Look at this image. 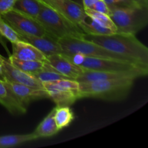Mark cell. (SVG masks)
<instances>
[{"mask_svg": "<svg viewBox=\"0 0 148 148\" xmlns=\"http://www.w3.org/2000/svg\"><path fill=\"white\" fill-rule=\"evenodd\" d=\"M83 38L148 67V48L136 38L135 35L121 33H114L109 35L85 33Z\"/></svg>", "mask_w": 148, "mask_h": 148, "instance_id": "cell-1", "label": "cell"}, {"mask_svg": "<svg viewBox=\"0 0 148 148\" xmlns=\"http://www.w3.org/2000/svg\"><path fill=\"white\" fill-rule=\"evenodd\" d=\"M133 78L108 79L79 83V98H92L108 101L125 99L130 93L134 81Z\"/></svg>", "mask_w": 148, "mask_h": 148, "instance_id": "cell-2", "label": "cell"}, {"mask_svg": "<svg viewBox=\"0 0 148 148\" xmlns=\"http://www.w3.org/2000/svg\"><path fill=\"white\" fill-rule=\"evenodd\" d=\"M36 20L47 34L56 40L65 37H83L85 34L78 25L41 3L40 12Z\"/></svg>", "mask_w": 148, "mask_h": 148, "instance_id": "cell-3", "label": "cell"}, {"mask_svg": "<svg viewBox=\"0 0 148 148\" xmlns=\"http://www.w3.org/2000/svg\"><path fill=\"white\" fill-rule=\"evenodd\" d=\"M58 42L63 50V53L65 54L80 53L83 56H90V57L126 61L148 69L147 66H143L130 58L111 51L93 42L86 40L83 37L79 38L69 36V37H65L59 39L58 40Z\"/></svg>", "mask_w": 148, "mask_h": 148, "instance_id": "cell-4", "label": "cell"}, {"mask_svg": "<svg viewBox=\"0 0 148 148\" xmlns=\"http://www.w3.org/2000/svg\"><path fill=\"white\" fill-rule=\"evenodd\" d=\"M69 60L75 64L81 66L85 70L103 71V72H134V71H146L147 68L126 61L116 60V59H101V58L90 57L83 56L80 53L65 54Z\"/></svg>", "mask_w": 148, "mask_h": 148, "instance_id": "cell-5", "label": "cell"}, {"mask_svg": "<svg viewBox=\"0 0 148 148\" xmlns=\"http://www.w3.org/2000/svg\"><path fill=\"white\" fill-rule=\"evenodd\" d=\"M110 17L116 27V33L135 35L148 23V8L125 7L111 10Z\"/></svg>", "mask_w": 148, "mask_h": 148, "instance_id": "cell-6", "label": "cell"}, {"mask_svg": "<svg viewBox=\"0 0 148 148\" xmlns=\"http://www.w3.org/2000/svg\"><path fill=\"white\" fill-rule=\"evenodd\" d=\"M49 98L56 106H70L77 99L79 83L75 79H63L52 82H43Z\"/></svg>", "mask_w": 148, "mask_h": 148, "instance_id": "cell-7", "label": "cell"}, {"mask_svg": "<svg viewBox=\"0 0 148 148\" xmlns=\"http://www.w3.org/2000/svg\"><path fill=\"white\" fill-rule=\"evenodd\" d=\"M17 33L36 36H49L35 18L14 10L1 15Z\"/></svg>", "mask_w": 148, "mask_h": 148, "instance_id": "cell-8", "label": "cell"}, {"mask_svg": "<svg viewBox=\"0 0 148 148\" xmlns=\"http://www.w3.org/2000/svg\"><path fill=\"white\" fill-rule=\"evenodd\" d=\"M42 4L55 10L72 23L79 25L88 15L84 8L71 0H38Z\"/></svg>", "mask_w": 148, "mask_h": 148, "instance_id": "cell-9", "label": "cell"}, {"mask_svg": "<svg viewBox=\"0 0 148 148\" xmlns=\"http://www.w3.org/2000/svg\"><path fill=\"white\" fill-rule=\"evenodd\" d=\"M0 59L2 65V78L4 80L35 88H43V82L35 77L31 74L27 73L14 66L9 62L8 59H6L1 55H0Z\"/></svg>", "mask_w": 148, "mask_h": 148, "instance_id": "cell-10", "label": "cell"}, {"mask_svg": "<svg viewBox=\"0 0 148 148\" xmlns=\"http://www.w3.org/2000/svg\"><path fill=\"white\" fill-rule=\"evenodd\" d=\"M146 71H134V72H103V71L85 70L75 80L79 83L91 82L95 81L108 80V79H121V78H133L137 79L147 75Z\"/></svg>", "mask_w": 148, "mask_h": 148, "instance_id": "cell-11", "label": "cell"}, {"mask_svg": "<svg viewBox=\"0 0 148 148\" xmlns=\"http://www.w3.org/2000/svg\"><path fill=\"white\" fill-rule=\"evenodd\" d=\"M4 81L10 90L26 108L33 101L43 98H49L47 91L43 88H35L27 85Z\"/></svg>", "mask_w": 148, "mask_h": 148, "instance_id": "cell-12", "label": "cell"}, {"mask_svg": "<svg viewBox=\"0 0 148 148\" xmlns=\"http://www.w3.org/2000/svg\"><path fill=\"white\" fill-rule=\"evenodd\" d=\"M17 33L20 40L33 45L42 53H44L46 56L63 53V50L58 40L51 37L50 36H36L25 33Z\"/></svg>", "mask_w": 148, "mask_h": 148, "instance_id": "cell-13", "label": "cell"}, {"mask_svg": "<svg viewBox=\"0 0 148 148\" xmlns=\"http://www.w3.org/2000/svg\"><path fill=\"white\" fill-rule=\"evenodd\" d=\"M44 62L51 65L53 69H56L62 75L72 79H76L85 70L81 66L75 64L69 60L62 53L47 56Z\"/></svg>", "mask_w": 148, "mask_h": 148, "instance_id": "cell-14", "label": "cell"}, {"mask_svg": "<svg viewBox=\"0 0 148 148\" xmlns=\"http://www.w3.org/2000/svg\"><path fill=\"white\" fill-rule=\"evenodd\" d=\"M12 56H14V58L21 60L38 61L43 62L46 61V55L29 43L20 40L12 43Z\"/></svg>", "mask_w": 148, "mask_h": 148, "instance_id": "cell-15", "label": "cell"}, {"mask_svg": "<svg viewBox=\"0 0 148 148\" xmlns=\"http://www.w3.org/2000/svg\"><path fill=\"white\" fill-rule=\"evenodd\" d=\"M60 131L54 119V108L48 114L33 132L36 138L50 137Z\"/></svg>", "mask_w": 148, "mask_h": 148, "instance_id": "cell-16", "label": "cell"}, {"mask_svg": "<svg viewBox=\"0 0 148 148\" xmlns=\"http://www.w3.org/2000/svg\"><path fill=\"white\" fill-rule=\"evenodd\" d=\"M41 3L38 0H16L12 10L36 19L38 15Z\"/></svg>", "mask_w": 148, "mask_h": 148, "instance_id": "cell-17", "label": "cell"}, {"mask_svg": "<svg viewBox=\"0 0 148 148\" xmlns=\"http://www.w3.org/2000/svg\"><path fill=\"white\" fill-rule=\"evenodd\" d=\"M33 133L25 134H10L0 137V148L12 147L36 140Z\"/></svg>", "mask_w": 148, "mask_h": 148, "instance_id": "cell-18", "label": "cell"}, {"mask_svg": "<svg viewBox=\"0 0 148 148\" xmlns=\"http://www.w3.org/2000/svg\"><path fill=\"white\" fill-rule=\"evenodd\" d=\"M32 75H33L35 77L38 79L42 82H52V81L63 79H70L69 77H67L59 73L46 62H43V67L38 72L33 73Z\"/></svg>", "mask_w": 148, "mask_h": 148, "instance_id": "cell-19", "label": "cell"}, {"mask_svg": "<svg viewBox=\"0 0 148 148\" xmlns=\"http://www.w3.org/2000/svg\"><path fill=\"white\" fill-rule=\"evenodd\" d=\"M78 25L79 26L82 31L85 34L90 35H109L114 33L112 30L110 29L103 27L101 25L97 23L93 20L88 17L79 23Z\"/></svg>", "mask_w": 148, "mask_h": 148, "instance_id": "cell-20", "label": "cell"}, {"mask_svg": "<svg viewBox=\"0 0 148 148\" xmlns=\"http://www.w3.org/2000/svg\"><path fill=\"white\" fill-rule=\"evenodd\" d=\"M54 119L58 128L61 130L73 121L74 114L69 106H56L54 108Z\"/></svg>", "mask_w": 148, "mask_h": 148, "instance_id": "cell-21", "label": "cell"}, {"mask_svg": "<svg viewBox=\"0 0 148 148\" xmlns=\"http://www.w3.org/2000/svg\"><path fill=\"white\" fill-rule=\"evenodd\" d=\"M8 60L14 66L24 71V72H27V73L31 74V75L40 70L43 66V62L21 60V59L14 58L12 55L9 56Z\"/></svg>", "mask_w": 148, "mask_h": 148, "instance_id": "cell-22", "label": "cell"}, {"mask_svg": "<svg viewBox=\"0 0 148 148\" xmlns=\"http://www.w3.org/2000/svg\"><path fill=\"white\" fill-rule=\"evenodd\" d=\"M84 10H85L87 15L89 17H90L94 21L96 22L97 23L101 25L103 27L110 29L114 33H116V27L113 20L110 17V16L103 14L102 12L95 11V10H92V9L85 8Z\"/></svg>", "mask_w": 148, "mask_h": 148, "instance_id": "cell-23", "label": "cell"}, {"mask_svg": "<svg viewBox=\"0 0 148 148\" xmlns=\"http://www.w3.org/2000/svg\"><path fill=\"white\" fill-rule=\"evenodd\" d=\"M0 36L5 38L11 43H14L20 40L18 33L1 15H0Z\"/></svg>", "mask_w": 148, "mask_h": 148, "instance_id": "cell-24", "label": "cell"}, {"mask_svg": "<svg viewBox=\"0 0 148 148\" xmlns=\"http://www.w3.org/2000/svg\"><path fill=\"white\" fill-rule=\"evenodd\" d=\"M103 1H105L111 11L119 8L138 7L131 0H103Z\"/></svg>", "mask_w": 148, "mask_h": 148, "instance_id": "cell-25", "label": "cell"}, {"mask_svg": "<svg viewBox=\"0 0 148 148\" xmlns=\"http://www.w3.org/2000/svg\"><path fill=\"white\" fill-rule=\"evenodd\" d=\"M16 0H0V15L11 11Z\"/></svg>", "mask_w": 148, "mask_h": 148, "instance_id": "cell-26", "label": "cell"}, {"mask_svg": "<svg viewBox=\"0 0 148 148\" xmlns=\"http://www.w3.org/2000/svg\"><path fill=\"white\" fill-rule=\"evenodd\" d=\"M91 9L95 10V11L103 13V14H107L108 16L111 13V10H109L108 7L103 0H98Z\"/></svg>", "mask_w": 148, "mask_h": 148, "instance_id": "cell-27", "label": "cell"}, {"mask_svg": "<svg viewBox=\"0 0 148 148\" xmlns=\"http://www.w3.org/2000/svg\"><path fill=\"white\" fill-rule=\"evenodd\" d=\"M9 88L4 79H0V103L2 104L9 94Z\"/></svg>", "mask_w": 148, "mask_h": 148, "instance_id": "cell-28", "label": "cell"}, {"mask_svg": "<svg viewBox=\"0 0 148 148\" xmlns=\"http://www.w3.org/2000/svg\"><path fill=\"white\" fill-rule=\"evenodd\" d=\"M97 1H98V0H82V7H83L84 9H91Z\"/></svg>", "mask_w": 148, "mask_h": 148, "instance_id": "cell-29", "label": "cell"}, {"mask_svg": "<svg viewBox=\"0 0 148 148\" xmlns=\"http://www.w3.org/2000/svg\"><path fill=\"white\" fill-rule=\"evenodd\" d=\"M131 1L138 7L148 8V0H131Z\"/></svg>", "mask_w": 148, "mask_h": 148, "instance_id": "cell-30", "label": "cell"}, {"mask_svg": "<svg viewBox=\"0 0 148 148\" xmlns=\"http://www.w3.org/2000/svg\"><path fill=\"white\" fill-rule=\"evenodd\" d=\"M71 1H74V2L77 3V4H79V5H81L82 7V0H71Z\"/></svg>", "mask_w": 148, "mask_h": 148, "instance_id": "cell-31", "label": "cell"}, {"mask_svg": "<svg viewBox=\"0 0 148 148\" xmlns=\"http://www.w3.org/2000/svg\"><path fill=\"white\" fill-rule=\"evenodd\" d=\"M0 77H3V73H2V65H1V59H0Z\"/></svg>", "mask_w": 148, "mask_h": 148, "instance_id": "cell-32", "label": "cell"}]
</instances>
